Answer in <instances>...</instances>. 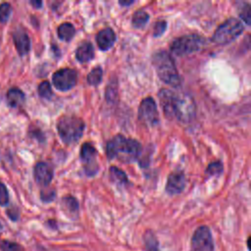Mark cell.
Listing matches in <instances>:
<instances>
[{"label": "cell", "mask_w": 251, "mask_h": 251, "mask_svg": "<svg viewBox=\"0 0 251 251\" xmlns=\"http://www.w3.org/2000/svg\"><path fill=\"white\" fill-rule=\"evenodd\" d=\"M244 26L240 21L230 18L224 22L215 31L212 40L217 44H227L237 38L243 31Z\"/></svg>", "instance_id": "5"}, {"label": "cell", "mask_w": 251, "mask_h": 251, "mask_svg": "<svg viewBox=\"0 0 251 251\" xmlns=\"http://www.w3.org/2000/svg\"><path fill=\"white\" fill-rule=\"evenodd\" d=\"M8 104L12 107H19L25 101V94L19 88H11L7 93Z\"/></svg>", "instance_id": "16"}, {"label": "cell", "mask_w": 251, "mask_h": 251, "mask_svg": "<svg viewBox=\"0 0 251 251\" xmlns=\"http://www.w3.org/2000/svg\"><path fill=\"white\" fill-rule=\"evenodd\" d=\"M75 33L74 25L70 23H64L58 27V36L65 41H70Z\"/></svg>", "instance_id": "18"}, {"label": "cell", "mask_w": 251, "mask_h": 251, "mask_svg": "<svg viewBox=\"0 0 251 251\" xmlns=\"http://www.w3.org/2000/svg\"><path fill=\"white\" fill-rule=\"evenodd\" d=\"M152 63L159 78L174 87L181 84V78L171 55L164 50L157 51L152 56Z\"/></svg>", "instance_id": "3"}, {"label": "cell", "mask_w": 251, "mask_h": 251, "mask_svg": "<svg viewBox=\"0 0 251 251\" xmlns=\"http://www.w3.org/2000/svg\"><path fill=\"white\" fill-rule=\"evenodd\" d=\"M106 153L111 160L118 159L125 163H131L135 161L141 153V145L135 139L118 134L108 141Z\"/></svg>", "instance_id": "2"}, {"label": "cell", "mask_w": 251, "mask_h": 251, "mask_svg": "<svg viewBox=\"0 0 251 251\" xmlns=\"http://www.w3.org/2000/svg\"><path fill=\"white\" fill-rule=\"evenodd\" d=\"M38 94L40 97L45 98V99H49L52 96V89L50 86V83L48 81H42L39 85H38Z\"/></svg>", "instance_id": "24"}, {"label": "cell", "mask_w": 251, "mask_h": 251, "mask_svg": "<svg viewBox=\"0 0 251 251\" xmlns=\"http://www.w3.org/2000/svg\"><path fill=\"white\" fill-rule=\"evenodd\" d=\"M94 57L93 46L89 41H83L80 43L75 50V58L80 63H85Z\"/></svg>", "instance_id": "15"}, {"label": "cell", "mask_w": 251, "mask_h": 251, "mask_svg": "<svg viewBox=\"0 0 251 251\" xmlns=\"http://www.w3.org/2000/svg\"><path fill=\"white\" fill-rule=\"evenodd\" d=\"M62 205L64 210L66 211V213L68 215H70V217L72 216H76L77 212H78V202L76 201V199L73 196H66L62 199Z\"/></svg>", "instance_id": "17"}, {"label": "cell", "mask_w": 251, "mask_h": 251, "mask_svg": "<svg viewBox=\"0 0 251 251\" xmlns=\"http://www.w3.org/2000/svg\"><path fill=\"white\" fill-rule=\"evenodd\" d=\"M110 176L113 181H116L118 184H126L127 183V177L126 175L120 169L116 167L110 168Z\"/></svg>", "instance_id": "20"}, {"label": "cell", "mask_w": 251, "mask_h": 251, "mask_svg": "<svg viewBox=\"0 0 251 251\" xmlns=\"http://www.w3.org/2000/svg\"><path fill=\"white\" fill-rule=\"evenodd\" d=\"M34 178L37 183L43 186H47L53 178L52 168L44 162H39L34 168Z\"/></svg>", "instance_id": "11"}, {"label": "cell", "mask_w": 251, "mask_h": 251, "mask_svg": "<svg viewBox=\"0 0 251 251\" xmlns=\"http://www.w3.org/2000/svg\"><path fill=\"white\" fill-rule=\"evenodd\" d=\"M57 128L61 139L66 144H74L81 137L84 130V123L79 118L64 116L59 120Z\"/></svg>", "instance_id": "4"}, {"label": "cell", "mask_w": 251, "mask_h": 251, "mask_svg": "<svg viewBox=\"0 0 251 251\" xmlns=\"http://www.w3.org/2000/svg\"><path fill=\"white\" fill-rule=\"evenodd\" d=\"M11 14V6L9 3H2L0 5V22H6Z\"/></svg>", "instance_id": "26"}, {"label": "cell", "mask_w": 251, "mask_h": 251, "mask_svg": "<svg viewBox=\"0 0 251 251\" xmlns=\"http://www.w3.org/2000/svg\"><path fill=\"white\" fill-rule=\"evenodd\" d=\"M56 192L53 189H47L41 191V199L45 202H50L54 199Z\"/></svg>", "instance_id": "30"}, {"label": "cell", "mask_w": 251, "mask_h": 251, "mask_svg": "<svg viewBox=\"0 0 251 251\" xmlns=\"http://www.w3.org/2000/svg\"><path fill=\"white\" fill-rule=\"evenodd\" d=\"M223 165L220 161H216V162H212L209 164L208 168H207V174L211 175V176H219L223 173Z\"/></svg>", "instance_id": "25"}, {"label": "cell", "mask_w": 251, "mask_h": 251, "mask_svg": "<svg viewBox=\"0 0 251 251\" xmlns=\"http://www.w3.org/2000/svg\"><path fill=\"white\" fill-rule=\"evenodd\" d=\"M240 18L247 25H250V23H251V7H250V5H246L245 7L242 8V10L240 12Z\"/></svg>", "instance_id": "29"}, {"label": "cell", "mask_w": 251, "mask_h": 251, "mask_svg": "<svg viewBox=\"0 0 251 251\" xmlns=\"http://www.w3.org/2000/svg\"><path fill=\"white\" fill-rule=\"evenodd\" d=\"M0 249L2 251H25L20 244L9 240L0 241Z\"/></svg>", "instance_id": "23"}, {"label": "cell", "mask_w": 251, "mask_h": 251, "mask_svg": "<svg viewBox=\"0 0 251 251\" xmlns=\"http://www.w3.org/2000/svg\"><path fill=\"white\" fill-rule=\"evenodd\" d=\"M184 186H185L184 175L180 172L172 173L168 177L166 191L171 195L178 194L183 190Z\"/></svg>", "instance_id": "12"}, {"label": "cell", "mask_w": 251, "mask_h": 251, "mask_svg": "<svg viewBox=\"0 0 251 251\" xmlns=\"http://www.w3.org/2000/svg\"><path fill=\"white\" fill-rule=\"evenodd\" d=\"M148 20H149V15L143 10H138L134 12V14L132 15L131 23L135 28H141L147 24Z\"/></svg>", "instance_id": "19"}, {"label": "cell", "mask_w": 251, "mask_h": 251, "mask_svg": "<svg viewBox=\"0 0 251 251\" xmlns=\"http://www.w3.org/2000/svg\"><path fill=\"white\" fill-rule=\"evenodd\" d=\"M77 75L73 69H61L57 71L52 77L53 84L58 90L67 91L73 88L76 83Z\"/></svg>", "instance_id": "10"}, {"label": "cell", "mask_w": 251, "mask_h": 251, "mask_svg": "<svg viewBox=\"0 0 251 251\" xmlns=\"http://www.w3.org/2000/svg\"><path fill=\"white\" fill-rule=\"evenodd\" d=\"M80 160L87 176H94L98 172L97 151L91 143H84L80 149Z\"/></svg>", "instance_id": "9"}, {"label": "cell", "mask_w": 251, "mask_h": 251, "mask_svg": "<svg viewBox=\"0 0 251 251\" xmlns=\"http://www.w3.org/2000/svg\"><path fill=\"white\" fill-rule=\"evenodd\" d=\"M30 4L33 5L35 8H40L42 5L41 1H30Z\"/></svg>", "instance_id": "31"}, {"label": "cell", "mask_w": 251, "mask_h": 251, "mask_svg": "<svg viewBox=\"0 0 251 251\" xmlns=\"http://www.w3.org/2000/svg\"><path fill=\"white\" fill-rule=\"evenodd\" d=\"M167 27V23L165 21H159L155 24L154 29H153V35L154 36H161L164 31L166 30Z\"/></svg>", "instance_id": "27"}, {"label": "cell", "mask_w": 251, "mask_h": 251, "mask_svg": "<svg viewBox=\"0 0 251 251\" xmlns=\"http://www.w3.org/2000/svg\"><path fill=\"white\" fill-rule=\"evenodd\" d=\"M190 251H214L213 237L208 226H201L194 231Z\"/></svg>", "instance_id": "7"}, {"label": "cell", "mask_w": 251, "mask_h": 251, "mask_svg": "<svg viewBox=\"0 0 251 251\" xmlns=\"http://www.w3.org/2000/svg\"><path fill=\"white\" fill-rule=\"evenodd\" d=\"M2 228H3V227H2V225H1V224H0V231H1V230H2Z\"/></svg>", "instance_id": "33"}, {"label": "cell", "mask_w": 251, "mask_h": 251, "mask_svg": "<svg viewBox=\"0 0 251 251\" xmlns=\"http://www.w3.org/2000/svg\"><path fill=\"white\" fill-rule=\"evenodd\" d=\"M144 243L148 251H158V240L152 231H147L144 235Z\"/></svg>", "instance_id": "22"}, {"label": "cell", "mask_w": 251, "mask_h": 251, "mask_svg": "<svg viewBox=\"0 0 251 251\" xmlns=\"http://www.w3.org/2000/svg\"><path fill=\"white\" fill-rule=\"evenodd\" d=\"M119 3L122 6H129V5H131L133 3V1H120Z\"/></svg>", "instance_id": "32"}, {"label": "cell", "mask_w": 251, "mask_h": 251, "mask_svg": "<svg viewBox=\"0 0 251 251\" xmlns=\"http://www.w3.org/2000/svg\"><path fill=\"white\" fill-rule=\"evenodd\" d=\"M13 37H14V42L19 54L24 56L26 53H28L30 48V40L28 35L24 30H17L14 33Z\"/></svg>", "instance_id": "14"}, {"label": "cell", "mask_w": 251, "mask_h": 251, "mask_svg": "<svg viewBox=\"0 0 251 251\" xmlns=\"http://www.w3.org/2000/svg\"><path fill=\"white\" fill-rule=\"evenodd\" d=\"M116 41V34L111 27L101 29L96 35V42L102 51L110 49Z\"/></svg>", "instance_id": "13"}, {"label": "cell", "mask_w": 251, "mask_h": 251, "mask_svg": "<svg viewBox=\"0 0 251 251\" xmlns=\"http://www.w3.org/2000/svg\"><path fill=\"white\" fill-rule=\"evenodd\" d=\"M138 119L146 126H156L159 122L156 103L152 97L144 98L138 108Z\"/></svg>", "instance_id": "8"}, {"label": "cell", "mask_w": 251, "mask_h": 251, "mask_svg": "<svg viewBox=\"0 0 251 251\" xmlns=\"http://www.w3.org/2000/svg\"><path fill=\"white\" fill-rule=\"evenodd\" d=\"M103 75V71L101 67H95L87 75V81L91 85H97L100 83Z\"/></svg>", "instance_id": "21"}, {"label": "cell", "mask_w": 251, "mask_h": 251, "mask_svg": "<svg viewBox=\"0 0 251 251\" xmlns=\"http://www.w3.org/2000/svg\"><path fill=\"white\" fill-rule=\"evenodd\" d=\"M9 202V194L6 186L0 182V205L5 206Z\"/></svg>", "instance_id": "28"}, {"label": "cell", "mask_w": 251, "mask_h": 251, "mask_svg": "<svg viewBox=\"0 0 251 251\" xmlns=\"http://www.w3.org/2000/svg\"><path fill=\"white\" fill-rule=\"evenodd\" d=\"M205 44V38L199 34H186L176 38L171 45V51L176 56H184L199 51Z\"/></svg>", "instance_id": "6"}, {"label": "cell", "mask_w": 251, "mask_h": 251, "mask_svg": "<svg viewBox=\"0 0 251 251\" xmlns=\"http://www.w3.org/2000/svg\"><path fill=\"white\" fill-rule=\"evenodd\" d=\"M159 99L164 114L169 119H177L187 123L195 114V106L187 94H177L170 89L163 88L159 91Z\"/></svg>", "instance_id": "1"}]
</instances>
